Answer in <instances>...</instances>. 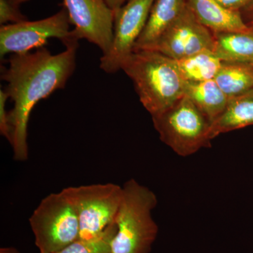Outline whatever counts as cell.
<instances>
[{
	"label": "cell",
	"mask_w": 253,
	"mask_h": 253,
	"mask_svg": "<svg viewBox=\"0 0 253 253\" xmlns=\"http://www.w3.org/2000/svg\"><path fill=\"white\" fill-rule=\"evenodd\" d=\"M66 50L51 54L46 47L34 52L12 54L1 70L4 90L14 103L9 111L14 160L28 158V126L35 106L54 91L64 89L76 67L78 41L66 44Z\"/></svg>",
	"instance_id": "1"
},
{
	"label": "cell",
	"mask_w": 253,
	"mask_h": 253,
	"mask_svg": "<svg viewBox=\"0 0 253 253\" xmlns=\"http://www.w3.org/2000/svg\"><path fill=\"white\" fill-rule=\"evenodd\" d=\"M121 70L130 78L142 106L151 116L172 107L184 96L185 81L176 61L158 51H133Z\"/></svg>",
	"instance_id": "2"
},
{
	"label": "cell",
	"mask_w": 253,
	"mask_h": 253,
	"mask_svg": "<svg viewBox=\"0 0 253 253\" xmlns=\"http://www.w3.org/2000/svg\"><path fill=\"white\" fill-rule=\"evenodd\" d=\"M158 204L156 195L135 179L123 186V196L115 224L117 231L111 244L112 253H149L158 227L152 217Z\"/></svg>",
	"instance_id": "3"
},
{
	"label": "cell",
	"mask_w": 253,
	"mask_h": 253,
	"mask_svg": "<svg viewBox=\"0 0 253 253\" xmlns=\"http://www.w3.org/2000/svg\"><path fill=\"white\" fill-rule=\"evenodd\" d=\"M152 120L161 140L179 156L187 157L211 147V123L185 95Z\"/></svg>",
	"instance_id": "4"
},
{
	"label": "cell",
	"mask_w": 253,
	"mask_h": 253,
	"mask_svg": "<svg viewBox=\"0 0 253 253\" xmlns=\"http://www.w3.org/2000/svg\"><path fill=\"white\" fill-rule=\"evenodd\" d=\"M40 253H56L79 239V219L63 191L42 200L29 219Z\"/></svg>",
	"instance_id": "5"
},
{
	"label": "cell",
	"mask_w": 253,
	"mask_h": 253,
	"mask_svg": "<svg viewBox=\"0 0 253 253\" xmlns=\"http://www.w3.org/2000/svg\"><path fill=\"white\" fill-rule=\"evenodd\" d=\"M77 213L78 239H91L115 223L123 196V186L113 184L69 186L62 190Z\"/></svg>",
	"instance_id": "6"
},
{
	"label": "cell",
	"mask_w": 253,
	"mask_h": 253,
	"mask_svg": "<svg viewBox=\"0 0 253 253\" xmlns=\"http://www.w3.org/2000/svg\"><path fill=\"white\" fill-rule=\"evenodd\" d=\"M67 11L62 8L49 17L17 23L4 25L0 27V56L7 54H23L31 50L44 47L48 41L56 38L64 45L75 41L71 36Z\"/></svg>",
	"instance_id": "7"
},
{
	"label": "cell",
	"mask_w": 253,
	"mask_h": 253,
	"mask_svg": "<svg viewBox=\"0 0 253 253\" xmlns=\"http://www.w3.org/2000/svg\"><path fill=\"white\" fill-rule=\"evenodd\" d=\"M154 0H127L114 11L113 40L109 52L100 58V68L117 73L134 51V46L147 23Z\"/></svg>",
	"instance_id": "8"
},
{
	"label": "cell",
	"mask_w": 253,
	"mask_h": 253,
	"mask_svg": "<svg viewBox=\"0 0 253 253\" xmlns=\"http://www.w3.org/2000/svg\"><path fill=\"white\" fill-rule=\"evenodd\" d=\"M73 26V40H85L99 48L102 55L109 52L113 40L114 11L104 0H63Z\"/></svg>",
	"instance_id": "9"
},
{
	"label": "cell",
	"mask_w": 253,
	"mask_h": 253,
	"mask_svg": "<svg viewBox=\"0 0 253 253\" xmlns=\"http://www.w3.org/2000/svg\"><path fill=\"white\" fill-rule=\"evenodd\" d=\"M214 35L196 19L189 8L148 47L174 61H179L204 51H212Z\"/></svg>",
	"instance_id": "10"
},
{
	"label": "cell",
	"mask_w": 253,
	"mask_h": 253,
	"mask_svg": "<svg viewBox=\"0 0 253 253\" xmlns=\"http://www.w3.org/2000/svg\"><path fill=\"white\" fill-rule=\"evenodd\" d=\"M196 19L212 33L250 31L240 11L223 7L216 0H186Z\"/></svg>",
	"instance_id": "11"
},
{
	"label": "cell",
	"mask_w": 253,
	"mask_h": 253,
	"mask_svg": "<svg viewBox=\"0 0 253 253\" xmlns=\"http://www.w3.org/2000/svg\"><path fill=\"white\" fill-rule=\"evenodd\" d=\"M186 0H154L146 27L134 51L147 49L154 44L185 10Z\"/></svg>",
	"instance_id": "12"
},
{
	"label": "cell",
	"mask_w": 253,
	"mask_h": 253,
	"mask_svg": "<svg viewBox=\"0 0 253 253\" xmlns=\"http://www.w3.org/2000/svg\"><path fill=\"white\" fill-rule=\"evenodd\" d=\"M253 126V89L229 99L226 109L211 124V139L229 131Z\"/></svg>",
	"instance_id": "13"
},
{
	"label": "cell",
	"mask_w": 253,
	"mask_h": 253,
	"mask_svg": "<svg viewBox=\"0 0 253 253\" xmlns=\"http://www.w3.org/2000/svg\"><path fill=\"white\" fill-rule=\"evenodd\" d=\"M184 95L211 124L220 116L229 100L214 80L199 83L185 81Z\"/></svg>",
	"instance_id": "14"
},
{
	"label": "cell",
	"mask_w": 253,
	"mask_h": 253,
	"mask_svg": "<svg viewBox=\"0 0 253 253\" xmlns=\"http://www.w3.org/2000/svg\"><path fill=\"white\" fill-rule=\"evenodd\" d=\"M212 51L226 63H253V31L213 33Z\"/></svg>",
	"instance_id": "15"
},
{
	"label": "cell",
	"mask_w": 253,
	"mask_h": 253,
	"mask_svg": "<svg viewBox=\"0 0 253 253\" xmlns=\"http://www.w3.org/2000/svg\"><path fill=\"white\" fill-rule=\"evenodd\" d=\"M214 81L231 99L253 89V63L223 62Z\"/></svg>",
	"instance_id": "16"
},
{
	"label": "cell",
	"mask_w": 253,
	"mask_h": 253,
	"mask_svg": "<svg viewBox=\"0 0 253 253\" xmlns=\"http://www.w3.org/2000/svg\"><path fill=\"white\" fill-rule=\"evenodd\" d=\"M176 63L184 81L199 83L214 80L223 62L212 51H204Z\"/></svg>",
	"instance_id": "17"
},
{
	"label": "cell",
	"mask_w": 253,
	"mask_h": 253,
	"mask_svg": "<svg viewBox=\"0 0 253 253\" xmlns=\"http://www.w3.org/2000/svg\"><path fill=\"white\" fill-rule=\"evenodd\" d=\"M117 231L113 223L99 236L91 239H78L56 253H112L111 244Z\"/></svg>",
	"instance_id": "18"
},
{
	"label": "cell",
	"mask_w": 253,
	"mask_h": 253,
	"mask_svg": "<svg viewBox=\"0 0 253 253\" xmlns=\"http://www.w3.org/2000/svg\"><path fill=\"white\" fill-rule=\"evenodd\" d=\"M20 5L13 0H0V24H12L26 21L27 18L21 13Z\"/></svg>",
	"instance_id": "19"
},
{
	"label": "cell",
	"mask_w": 253,
	"mask_h": 253,
	"mask_svg": "<svg viewBox=\"0 0 253 253\" xmlns=\"http://www.w3.org/2000/svg\"><path fill=\"white\" fill-rule=\"evenodd\" d=\"M9 99V95L6 91L0 89V133L11 144L12 130L10 124L9 113L6 109V101Z\"/></svg>",
	"instance_id": "20"
},
{
	"label": "cell",
	"mask_w": 253,
	"mask_h": 253,
	"mask_svg": "<svg viewBox=\"0 0 253 253\" xmlns=\"http://www.w3.org/2000/svg\"><path fill=\"white\" fill-rule=\"evenodd\" d=\"M223 7L231 11H241L253 2V0H216Z\"/></svg>",
	"instance_id": "21"
},
{
	"label": "cell",
	"mask_w": 253,
	"mask_h": 253,
	"mask_svg": "<svg viewBox=\"0 0 253 253\" xmlns=\"http://www.w3.org/2000/svg\"><path fill=\"white\" fill-rule=\"evenodd\" d=\"M242 17L250 29L253 31V2L241 11Z\"/></svg>",
	"instance_id": "22"
},
{
	"label": "cell",
	"mask_w": 253,
	"mask_h": 253,
	"mask_svg": "<svg viewBox=\"0 0 253 253\" xmlns=\"http://www.w3.org/2000/svg\"><path fill=\"white\" fill-rule=\"evenodd\" d=\"M105 3L113 11H116L123 6L127 0H104Z\"/></svg>",
	"instance_id": "23"
},
{
	"label": "cell",
	"mask_w": 253,
	"mask_h": 253,
	"mask_svg": "<svg viewBox=\"0 0 253 253\" xmlns=\"http://www.w3.org/2000/svg\"><path fill=\"white\" fill-rule=\"evenodd\" d=\"M0 253H21L14 248H1Z\"/></svg>",
	"instance_id": "24"
},
{
	"label": "cell",
	"mask_w": 253,
	"mask_h": 253,
	"mask_svg": "<svg viewBox=\"0 0 253 253\" xmlns=\"http://www.w3.org/2000/svg\"><path fill=\"white\" fill-rule=\"evenodd\" d=\"M13 1L21 5V4H23V3L26 2V1H28V0H13Z\"/></svg>",
	"instance_id": "25"
}]
</instances>
